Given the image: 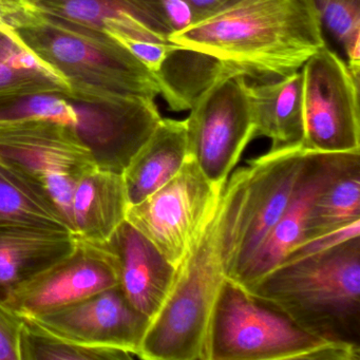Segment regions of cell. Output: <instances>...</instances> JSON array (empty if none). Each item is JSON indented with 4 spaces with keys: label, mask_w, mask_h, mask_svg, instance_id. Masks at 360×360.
<instances>
[{
    "label": "cell",
    "mask_w": 360,
    "mask_h": 360,
    "mask_svg": "<svg viewBox=\"0 0 360 360\" xmlns=\"http://www.w3.org/2000/svg\"><path fill=\"white\" fill-rule=\"evenodd\" d=\"M254 132L265 136L271 151L302 147L304 141L302 71L277 81L248 83Z\"/></svg>",
    "instance_id": "2e32d148"
},
{
    "label": "cell",
    "mask_w": 360,
    "mask_h": 360,
    "mask_svg": "<svg viewBox=\"0 0 360 360\" xmlns=\"http://www.w3.org/2000/svg\"><path fill=\"white\" fill-rule=\"evenodd\" d=\"M322 29L313 0H242L169 41L216 58L233 75L263 83L300 71L326 45Z\"/></svg>",
    "instance_id": "6da1fadb"
},
{
    "label": "cell",
    "mask_w": 360,
    "mask_h": 360,
    "mask_svg": "<svg viewBox=\"0 0 360 360\" xmlns=\"http://www.w3.org/2000/svg\"><path fill=\"white\" fill-rule=\"evenodd\" d=\"M302 147L315 153L360 151V66L324 45L303 65Z\"/></svg>",
    "instance_id": "ba28073f"
},
{
    "label": "cell",
    "mask_w": 360,
    "mask_h": 360,
    "mask_svg": "<svg viewBox=\"0 0 360 360\" xmlns=\"http://www.w3.org/2000/svg\"><path fill=\"white\" fill-rule=\"evenodd\" d=\"M187 158L185 120L161 119L122 174L130 205L140 203L174 179Z\"/></svg>",
    "instance_id": "ac0fdd59"
},
{
    "label": "cell",
    "mask_w": 360,
    "mask_h": 360,
    "mask_svg": "<svg viewBox=\"0 0 360 360\" xmlns=\"http://www.w3.org/2000/svg\"><path fill=\"white\" fill-rule=\"evenodd\" d=\"M104 244L115 256L120 288L136 309L153 319L165 302L178 269L127 220Z\"/></svg>",
    "instance_id": "5bb4252c"
},
{
    "label": "cell",
    "mask_w": 360,
    "mask_h": 360,
    "mask_svg": "<svg viewBox=\"0 0 360 360\" xmlns=\"http://www.w3.org/2000/svg\"><path fill=\"white\" fill-rule=\"evenodd\" d=\"M186 122L187 155L212 184L224 186L252 140L248 79L227 75L193 104Z\"/></svg>",
    "instance_id": "9c48e42d"
},
{
    "label": "cell",
    "mask_w": 360,
    "mask_h": 360,
    "mask_svg": "<svg viewBox=\"0 0 360 360\" xmlns=\"http://www.w3.org/2000/svg\"><path fill=\"white\" fill-rule=\"evenodd\" d=\"M224 186L212 184L187 158L174 179L129 206L126 220L179 269L218 207Z\"/></svg>",
    "instance_id": "30bf717a"
},
{
    "label": "cell",
    "mask_w": 360,
    "mask_h": 360,
    "mask_svg": "<svg viewBox=\"0 0 360 360\" xmlns=\"http://www.w3.org/2000/svg\"><path fill=\"white\" fill-rule=\"evenodd\" d=\"M30 1H32L33 4H35V5H39V3H41V1H44V0H30Z\"/></svg>",
    "instance_id": "4dcf8cb0"
},
{
    "label": "cell",
    "mask_w": 360,
    "mask_h": 360,
    "mask_svg": "<svg viewBox=\"0 0 360 360\" xmlns=\"http://www.w3.org/2000/svg\"><path fill=\"white\" fill-rule=\"evenodd\" d=\"M218 212L219 204L179 266L165 302L151 319L139 351L141 359L203 358L210 313L226 278L219 255Z\"/></svg>",
    "instance_id": "8992f818"
},
{
    "label": "cell",
    "mask_w": 360,
    "mask_h": 360,
    "mask_svg": "<svg viewBox=\"0 0 360 360\" xmlns=\"http://www.w3.org/2000/svg\"><path fill=\"white\" fill-rule=\"evenodd\" d=\"M24 317L0 301V360H20Z\"/></svg>",
    "instance_id": "f1b7e54d"
},
{
    "label": "cell",
    "mask_w": 360,
    "mask_h": 360,
    "mask_svg": "<svg viewBox=\"0 0 360 360\" xmlns=\"http://www.w3.org/2000/svg\"><path fill=\"white\" fill-rule=\"evenodd\" d=\"M359 360V347L330 342L225 278L214 300L202 360Z\"/></svg>",
    "instance_id": "277c9868"
},
{
    "label": "cell",
    "mask_w": 360,
    "mask_h": 360,
    "mask_svg": "<svg viewBox=\"0 0 360 360\" xmlns=\"http://www.w3.org/2000/svg\"><path fill=\"white\" fill-rule=\"evenodd\" d=\"M39 117L77 128L79 112L75 103L60 96L41 94L20 101L18 104L0 112V119Z\"/></svg>",
    "instance_id": "484cf974"
},
{
    "label": "cell",
    "mask_w": 360,
    "mask_h": 360,
    "mask_svg": "<svg viewBox=\"0 0 360 360\" xmlns=\"http://www.w3.org/2000/svg\"><path fill=\"white\" fill-rule=\"evenodd\" d=\"M127 191L123 176L96 167L75 185L70 222L77 239L105 243L126 220Z\"/></svg>",
    "instance_id": "e0dca14e"
},
{
    "label": "cell",
    "mask_w": 360,
    "mask_h": 360,
    "mask_svg": "<svg viewBox=\"0 0 360 360\" xmlns=\"http://www.w3.org/2000/svg\"><path fill=\"white\" fill-rule=\"evenodd\" d=\"M359 220L360 155H358L316 193L305 220L303 241Z\"/></svg>",
    "instance_id": "7402d4cb"
},
{
    "label": "cell",
    "mask_w": 360,
    "mask_h": 360,
    "mask_svg": "<svg viewBox=\"0 0 360 360\" xmlns=\"http://www.w3.org/2000/svg\"><path fill=\"white\" fill-rule=\"evenodd\" d=\"M41 94L68 100L70 89L56 71L0 32V112Z\"/></svg>",
    "instance_id": "d6986e66"
},
{
    "label": "cell",
    "mask_w": 360,
    "mask_h": 360,
    "mask_svg": "<svg viewBox=\"0 0 360 360\" xmlns=\"http://www.w3.org/2000/svg\"><path fill=\"white\" fill-rule=\"evenodd\" d=\"M322 28L340 44L349 66H360V0H313Z\"/></svg>",
    "instance_id": "cb8c5ba5"
},
{
    "label": "cell",
    "mask_w": 360,
    "mask_h": 360,
    "mask_svg": "<svg viewBox=\"0 0 360 360\" xmlns=\"http://www.w3.org/2000/svg\"><path fill=\"white\" fill-rule=\"evenodd\" d=\"M0 158L47 193L71 229L75 185L98 167L77 130L39 117L0 119Z\"/></svg>",
    "instance_id": "52a82bcc"
},
{
    "label": "cell",
    "mask_w": 360,
    "mask_h": 360,
    "mask_svg": "<svg viewBox=\"0 0 360 360\" xmlns=\"http://www.w3.org/2000/svg\"><path fill=\"white\" fill-rule=\"evenodd\" d=\"M161 96L174 111L191 110L198 98L229 72L218 60L179 46L157 73Z\"/></svg>",
    "instance_id": "ffe728a7"
},
{
    "label": "cell",
    "mask_w": 360,
    "mask_h": 360,
    "mask_svg": "<svg viewBox=\"0 0 360 360\" xmlns=\"http://www.w3.org/2000/svg\"><path fill=\"white\" fill-rule=\"evenodd\" d=\"M134 357L123 349L75 342L53 334L24 317L20 360H127Z\"/></svg>",
    "instance_id": "603a6c76"
},
{
    "label": "cell",
    "mask_w": 360,
    "mask_h": 360,
    "mask_svg": "<svg viewBox=\"0 0 360 360\" xmlns=\"http://www.w3.org/2000/svg\"><path fill=\"white\" fill-rule=\"evenodd\" d=\"M358 155L360 151L336 153L311 151L304 176L292 202L233 281L246 288L279 265L288 252L303 241L305 220L316 193Z\"/></svg>",
    "instance_id": "4fadbf2b"
},
{
    "label": "cell",
    "mask_w": 360,
    "mask_h": 360,
    "mask_svg": "<svg viewBox=\"0 0 360 360\" xmlns=\"http://www.w3.org/2000/svg\"><path fill=\"white\" fill-rule=\"evenodd\" d=\"M244 288L309 334L360 349V237L280 263Z\"/></svg>",
    "instance_id": "7a4b0ae2"
},
{
    "label": "cell",
    "mask_w": 360,
    "mask_h": 360,
    "mask_svg": "<svg viewBox=\"0 0 360 360\" xmlns=\"http://www.w3.org/2000/svg\"><path fill=\"white\" fill-rule=\"evenodd\" d=\"M75 233L32 225L0 226V301L70 254Z\"/></svg>",
    "instance_id": "9a60e30c"
},
{
    "label": "cell",
    "mask_w": 360,
    "mask_h": 360,
    "mask_svg": "<svg viewBox=\"0 0 360 360\" xmlns=\"http://www.w3.org/2000/svg\"><path fill=\"white\" fill-rule=\"evenodd\" d=\"M117 284V262L109 248L77 239L70 254L12 292L4 303L22 317L33 318Z\"/></svg>",
    "instance_id": "8fae6325"
},
{
    "label": "cell",
    "mask_w": 360,
    "mask_h": 360,
    "mask_svg": "<svg viewBox=\"0 0 360 360\" xmlns=\"http://www.w3.org/2000/svg\"><path fill=\"white\" fill-rule=\"evenodd\" d=\"M183 1L191 10L193 24H197L227 11L242 0H183Z\"/></svg>",
    "instance_id": "f546056e"
},
{
    "label": "cell",
    "mask_w": 360,
    "mask_h": 360,
    "mask_svg": "<svg viewBox=\"0 0 360 360\" xmlns=\"http://www.w3.org/2000/svg\"><path fill=\"white\" fill-rule=\"evenodd\" d=\"M18 33L29 51L68 84L71 102L111 106L161 96L157 75L102 31L45 15Z\"/></svg>",
    "instance_id": "3957f363"
},
{
    "label": "cell",
    "mask_w": 360,
    "mask_h": 360,
    "mask_svg": "<svg viewBox=\"0 0 360 360\" xmlns=\"http://www.w3.org/2000/svg\"><path fill=\"white\" fill-rule=\"evenodd\" d=\"M311 151H271L248 162L225 183L219 202L218 248L233 280L285 212L302 181Z\"/></svg>",
    "instance_id": "5b68a950"
},
{
    "label": "cell",
    "mask_w": 360,
    "mask_h": 360,
    "mask_svg": "<svg viewBox=\"0 0 360 360\" xmlns=\"http://www.w3.org/2000/svg\"><path fill=\"white\" fill-rule=\"evenodd\" d=\"M357 237H360V220L336 229V231H330L326 235L318 236V237L311 238V239L301 242L288 252L281 263L297 260V259L304 258V257L314 256V255L324 252L333 246L338 245L347 240Z\"/></svg>",
    "instance_id": "83f0119b"
},
{
    "label": "cell",
    "mask_w": 360,
    "mask_h": 360,
    "mask_svg": "<svg viewBox=\"0 0 360 360\" xmlns=\"http://www.w3.org/2000/svg\"><path fill=\"white\" fill-rule=\"evenodd\" d=\"M3 225H32L71 231L48 193L0 158V226Z\"/></svg>",
    "instance_id": "44dd1931"
},
{
    "label": "cell",
    "mask_w": 360,
    "mask_h": 360,
    "mask_svg": "<svg viewBox=\"0 0 360 360\" xmlns=\"http://www.w3.org/2000/svg\"><path fill=\"white\" fill-rule=\"evenodd\" d=\"M45 18L30 0H0V32L28 50L18 31L39 24Z\"/></svg>",
    "instance_id": "4316f807"
},
{
    "label": "cell",
    "mask_w": 360,
    "mask_h": 360,
    "mask_svg": "<svg viewBox=\"0 0 360 360\" xmlns=\"http://www.w3.org/2000/svg\"><path fill=\"white\" fill-rule=\"evenodd\" d=\"M115 3L161 39L170 37L193 24L183 0H115Z\"/></svg>",
    "instance_id": "d4e9b609"
},
{
    "label": "cell",
    "mask_w": 360,
    "mask_h": 360,
    "mask_svg": "<svg viewBox=\"0 0 360 360\" xmlns=\"http://www.w3.org/2000/svg\"><path fill=\"white\" fill-rule=\"evenodd\" d=\"M28 319L75 342L123 349L134 357H138L151 322V318L129 302L119 284L68 307Z\"/></svg>",
    "instance_id": "7c38bea8"
}]
</instances>
